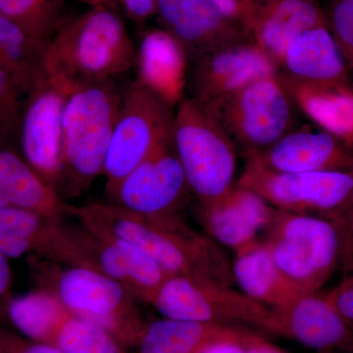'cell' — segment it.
Returning a JSON list of instances; mask_svg holds the SVG:
<instances>
[{"mask_svg": "<svg viewBox=\"0 0 353 353\" xmlns=\"http://www.w3.org/2000/svg\"><path fill=\"white\" fill-rule=\"evenodd\" d=\"M250 329L162 318L146 325L139 353H204L228 341H241Z\"/></svg>", "mask_w": 353, "mask_h": 353, "instance_id": "cell-24", "label": "cell"}, {"mask_svg": "<svg viewBox=\"0 0 353 353\" xmlns=\"http://www.w3.org/2000/svg\"><path fill=\"white\" fill-rule=\"evenodd\" d=\"M246 163L278 173L350 171L352 150L322 131L292 130L266 150L243 153Z\"/></svg>", "mask_w": 353, "mask_h": 353, "instance_id": "cell-17", "label": "cell"}, {"mask_svg": "<svg viewBox=\"0 0 353 353\" xmlns=\"http://www.w3.org/2000/svg\"><path fill=\"white\" fill-rule=\"evenodd\" d=\"M0 190L11 205L58 221L73 216L74 206L67 204L57 190L44 182L24 157L1 145Z\"/></svg>", "mask_w": 353, "mask_h": 353, "instance_id": "cell-25", "label": "cell"}, {"mask_svg": "<svg viewBox=\"0 0 353 353\" xmlns=\"http://www.w3.org/2000/svg\"><path fill=\"white\" fill-rule=\"evenodd\" d=\"M340 231L341 240V272L353 270V194L345 208L331 218Z\"/></svg>", "mask_w": 353, "mask_h": 353, "instance_id": "cell-33", "label": "cell"}, {"mask_svg": "<svg viewBox=\"0 0 353 353\" xmlns=\"http://www.w3.org/2000/svg\"><path fill=\"white\" fill-rule=\"evenodd\" d=\"M325 294L353 334V270L343 274L340 284Z\"/></svg>", "mask_w": 353, "mask_h": 353, "instance_id": "cell-34", "label": "cell"}, {"mask_svg": "<svg viewBox=\"0 0 353 353\" xmlns=\"http://www.w3.org/2000/svg\"><path fill=\"white\" fill-rule=\"evenodd\" d=\"M51 345L64 353H124L119 341L108 330L71 313Z\"/></svg>", "mask_w": 353, "mask_h": 353, "instance_id": "cell-30", "label": "cell"}, {"mask_svg": "<svg viewBox=\"0 0 353 353\" xmlns=\"http://www.w3.org/2000/svg\"><path fill=\"white\" fill-rule=\"evenodd\" d=\"M203 106L243 153L266 150L296 125V106L277 74Z\"/></svg>", "mask_w": 353, "mask_h": 353, "instance_id": "cell-7", "label": "cell"}, {"mask_svg": "<svg viewBox=\"0 0 353 353\" xmlns=\"http://www.w3.org/2000/svg\"><path fill=\"white\" fill-rule=\"evenodd\" d=\"M34 248L55 263H65L70 250L68 227L28 209L0 208V250L18 259Z\"/></svg>", "mask_w": 353, "mask_h": 353, "instance_id": "cell-22", "label": "cell"}, {"mask_svg": "<svg viewBox=\"0 0 353 353\" xmlns=\"http://www.w3.org/2000/svg\"><path fill=\"white\" fill-rule=\"evenodd\" d=\"M137 48L113 7H92L65 19L48 41L44 68L71 87L113 82L136 66Z\"/></svg>", "mask_w": 353, "mask_h": 353, "instance_id": "cell-2", "label": "cell"}, {"mask_svg": "<svg viewBox=\"0 0 353 353\" xmlns=\"http://www.w3.org/2000/svg\"><path fill=\"white\" fill-rule=\"evenodd\" d=\"M352 171L353 172V163H352Z\"/></svg>", "mask_w": 353, "mask_h": 353, "instance_id": "cell-41", "label": "cell"}, {"mask_svg": "<svg viewBox=\"0 0 353 353\" xmlns=\"http://www.w3.org/2000/svg\"><path fill=\"white\" fill-rule=\"evenodd\" d=\"M48 43L0 13V68L19 79L28 90L43 72Z\"/></svg>", "mask_w": 353, "mask_h": 353, "instance_id": "cell-27", "label": "cell"}, {"mask_svg": "<svg viewBox=\"0 0 353 353\" xmlns=\"http://www.w3.org/2000/svg\"><path fill=\"white\" fill-rule=\"evenodd\" d=\"M74 229L79 266L90 267L117 281L134 296L152 304L170 277L145 252L121 239L95 233L81 225Z\"/></svg>", "mask_w": 353, "mask_h": 353, "instance_id": "cell-13", "label": "cell"}, {"mask_svg": "<svg viewBox=\"0 0 353 353\" xmlns=\"http://www.w3.org/2000/svg\"><path fill=\"white\" fill-rule=\"evenodd\" d=\"M64 0H0V13L48 43L64 22Z\"/></svg>", "mask_w": 353, "mask_h": 353, "instance_id": "cell-29", "label": "cell"}, {"mask_svg": "<svg viewBox=\"0 0 353 353\" xmlns=\"http://www.w3.org/2000/svg\"><path fill=\"white\" fill-rule=\"evenodd\" d=\"M277 77L299 111L343 145L353 148L352 83H309L278 72Z\"/></svg>", "mask_w": 353, "mask_h": 353, "instance_id": "cell-21", "label": "cell"}, {"mask_svg": "<svg viewBox=\"0 0 353 353\" xmlns=\"http://www.w3.org/2000/svg\"><path fill=\"white\" fill-rule=\"evenodd\" d=\"M162 29L183 46L189 63L225 46L250 39L248 32L206 0H157Z\"/></svg>", "mask_w": 353, "mask_h": 353, "instance_id": "cell-16", "label": "cell"}, {"mask_svg": "<svg viewBox=\"0 0 353 353\" xmlns=\"http://www.w3.org/2000/svg\"><path fill=\"white\" fill-rule=\"evenodd\" d=\"M172 141L199 203L215 201L233 189L236 146L196 99L183 97L176 106Z\"/></svg>", "mask_w": 353, "mask_h": 353, "instance_id": "cell-4", "label": "cell"}, {"mask_svg": "<svg viewBox=\"0 0 353 353\" xmlns=\"http://www.w3.org/2000/svg\"><path fill=\"white\" fill-rule=\"evenodd\" d=\"M50 292L71 314L94 323L119 341L139 343L143 324L134 296L122 284L94 269L77 265L52 269Z\"/></svg>", "mask_w": 353, "mask_h": 353, "instance_id": "cell-8", "label": "cell"}, {"mask_svg": "<svg viewBox=\"0 0 353 353\" xmlns=\"http://www.w3.org/2000/svg\"><path fill=\"white\" fill-rule=\"evenodd\" d=\"M246 353H288L280 347L272 345L263 336L248 330L243 341Z\"/></svg>", "mask_w": 353, "mask_h": 353, "instance_id": "cell-37", "label": "cell"}, {"mask_svg": "<svg viewBox=\"0 0 353 353\" xmlns=\"http://www.w3.org/2000/svg\"><path fill=\"white\" fill-rule=\"evenodd\" d=\"M10 281L11 273L7 256L0 250V296L6 294L10 285Z\"/></svg>", "mask_w": 353, "mask_h": 353, "instance_id": "cell-38", "label": "cell"}, {"mask_svg": "<svg viewBox=\"0 0 353 353\" xmlns=\"http://www.w3.org/2000/svg\"><path fill=\"white\" fill-rule=\"evenodd\" d=\"M275 210L252 190L234 185L224 196L201 204V218L212 240L236 252L256 240Z\"/></svg>", "mask_w": 353, "mask_h": 353, "instance_id": "cell-19", "label": "cell"}, {"mask_svg": "<svg viewBox=\"0 0 353 353\" xmlns=\"http://www.w3.org/2000/svg\"><path fill=\"white\" fill-rule=\"evenodd\" d=\"M125 14L136 23H143L157 15V0H122Z\"/></svg>", "mask_w": 353, "mask_h": 353, "instance_id": "cell-36", "label": "cell"}, {"mask_svg": "<svg viewBox=\"0 0 353 353\" xmlns=\"http://www.w3.org/2000/svg\"><path fill=\"white\" fill-rule=\"evenodd\" d=\"M8 314L14 326L26 336L51 345L70 312L55 294L46 290L14 299L9 304Z\"/></svg>", "mask_w": 353, "mask_h": 353, "instance_id": "cell-28", "label": "cell"}, {"mask_svg": "<svg viewBox=\"0 0 353 353\" xmlns=\"http://www.w3.org/2000/svg\"><path fill=\"white\" fill-rule=\"evenodd\" d=\"M278 71L277 65L259 46L245 39L202 55L190 64V97L206 105Z\"/></svg>", "mask_w": 353, "mask_h": 353, "instance_id": "cell-14", "label": "cell"}, {"mask_svg": "<svg viewBox=\"0 0 353 353\" xmlns=\"http://www.w3.org/2000/svg\"><path fill=\"white\" fill-rule=\"evenodd\" d=\"M164 318L270 334L271 309L243 292L202 279L170 276L152 303Z\"/></svg>", "mask_w": 353, "mask_h": 353, "instance_id": "cell-9", "label": "cell"}, {"mask_svg": "<svg viewBox=\"0 0 353 353\" xmlns=\"http://www.w3.org/2000/svg\"><path fill=\"white\" fill-rule=\"evenodd\" d=\"M72 88L63 78L43 66L41 75L28 92L27 103L21 113L23 157L55 190L61 168L64 106Z\"/></svg>", "mask_w": 353, "mask_h": 353, "instance_id": "cell-11", "label": "cell"}, {"mask_svg": "<svg viewBox=\"0 0 353 353\" xmlns=\"http://www.w3.org/2000/svg\"><path fill=\"white\" fill-rule=\"evenodd\" d=\"M18 353H64L55 345L50 343H37L34 345H28L21 350Z\"/></svg>", "mask_w": 353, "mask_h": 353, "instance_id": "cell-39", "label": "cell"}, {"mask_svg": "<svg viewBox=\"0 0 353 353\" xmlns=\"http://www.w3.org/2000/svg\"><path fill=\"white\" fill-rule=\"evenodd\" d=\"M325 13L330 32L353 74V0H329Z\"/></svg>", "mask_w": 353, "mask_h": 353, "instance_id": "cell-31", "label": "cell"}, {"mask_svg": "<svg viewBox=\"0 0 353 353\" xmlns=\"http://www.w3.org/2000/svg\"><path fill=\"white\" fill-rule=\"evenodd\" d=\"M189 66L183 46L162 28L146 32L139 41L136 81L174 108L185 97Z\"/></svg>", "mask_w": 353, "mask_h": 353, "instance_id": "cell-20", "label": "cell"}, {"mask_svg": "<svg viewBox=\"0 0 353 353\" xmlns=\"http://www.w3.org/2000/svg\"><path fill=\"white\" fill-rule=\"evenodd\" d=\"M73 217L95 233L132 243L169 276H185L233 287V268L219 245L190 229L181 217L150 218L115 203L74 206Z\"/></svg>", "mask_w": 353, "mask_h": 353, "instance_id": "cell-1", "label": "cell"}, {"mask_svg": "<svg viewBox=\"0 0 353 353\" xmlns=\"http://www.w3.org/2000/svg\"><path fill=\"white\" fill-rule=\"evenodd\" d=\"M265 230L272 259L303 294L318 292L341 265V234L334 221L276 209Z\"/></svg>", "mask_w": 353, "mask_h": 353, "instance_id": "cell-5", "label": "cell"}, {"mask_svg": "<svg viewBox=\"0 0 353 353\" xmlns=\"http://www.w3.org/2000/svg\"><path fill=\"white\" fill-rule=\"evenodd\" d=\"M122 92L113 82L75 85L65 102L61 168L57 190L78 196L103 174Z\"/></svg>", "mask_w": 353, "mask_h": 353, "instance_id": "cell-3", "label": "cell"}, {"mask_svg": "<svg viewBox=\"0 0 353 353\" xmlns=\"http://www.w3.org/2000/svg\"><path fill=\"white\" fill-rule=\"evenodd\" d=\"M232 268L241 292L269 308L303 294L283 275L263 241L255 240L236 250Z\"/></svg>", "mask_w": 353, "mask_h": 353, "instance_id": "cell-26", "label": "cell"}, {"mask_svg": "<svg viewBox=\"0 0 353 353\" xmlns=\"http://www.w3.org/2000/svg\"><path fill=\"white\" fill-rule=\"evenodd\" d=\"M22 92L29 90L19 79L0 68V134H8L19 123L23 108L18 97Z\"/></svg>", "mask_w": 353, "mask_h": 353, "instance_id": "cell-32", "label": "cell"}, {"mask_svg": "<svg viewBox=\"0 0 353 353\" xmlns=\"http://www.w3.org/2000/svg\"><path fill=\"white\" fill-rule=\"evenodd\" d=\"M236 185L252 190L278 210L331 219L353 194V172L278 173L246 163Z\"/></svg>", "mask_w": 353, "mask_h": 353, "instance_id": "cell-10", "label": "cell"}, {"mask_svg": "<svg viewBox=\"0 0 353 353\" xmlns=\"http://www.w3.org/2000/svg\"><path fill=\"white\" fill-rule=\"evenodd\" d=\"M270 309V334L319 353H353L352 332L326 294H299Z\"/></svg>", "mask_w": 353, "mask_h": 353, "instance_id": "cell-15", "label": "cell"}, {"mask_svg": "<svg viewBox=\"0 0 353 353\" xmlns=\"http://www.w3.org/2000/svg\"><path fill=\"white\" fill-rule=\"evenodd\" d=\"M321 26L328 24L319 0H248L245 32L278 68L292 39Z\"/></svg>", "mask_w": 353, "mask_h": 353, "instance_id": "cell-18", "label": "cell"}, {"mask_svg": "<svg viewBox=\"0 0 353 353\" xmlns=\"http://www.w3.org/2000/svg\"><path fill=\"white\" fill-rule=\"evenodd\" d=\"M278 72L303 82L350 83L347 65L328 26L292 39L281 57Z\"/></svg>", "mask_w": 353, "mask_h": 353, "instance_id": "cell-23", "label": "cell"}, {"mask_svg": "<svg viewBox=\"0 0 353 353\" xmlns=\"http://www.w3.org/2000/svg\"><path fill=\"white\" fill-rule=\"evenodd\" d=\"M106 6L109 7H112L113 6H116V4H121L122 0H105Z\"/></svg>", "mask_w": 353, "mask_h": 353, "instance_id": "cell-40", "label": "cell"}, {"mask_svg": "<svg viewBox=\"0 0 353 353\" xmlns=\"http://www.w3.org/2000/svg\"><path fill=\"white\" fill-rule=\"evenodd\" d=\"M224 17L245 30L248 0H206Z\"/></svg>", "mask_w": 353, "mask_h": 353, "instance_id": "cell-35", "label": "cell"}, {"mask_svg": "<svg viewBox=\"0 0 353 353\" xmlns=\"http://www.w3.org/2000/svg\"><path fill=\"white\" fill-rule=\"evenodd\" d=\"M188 192L187 179L170 141L125 176L109 199L137 214L160 219L179 217Z\"/></svg>", "mask_w": 353, "mask_h": 353, "instance_id": "cell-12", "label": "cell"}, {"mask_svg": "<svg viewBox=\"0 0 353 353\" xmlns=\"http://www.w3.org/2000/svg\"><path fill=\"white\" fill-rule=\"evenodd\" d=\"M175 110L176 108L138 81L122 92L104 165L108 197L138 165L172 141Z\"/></svg>", "mask_w": 353, "mask_h": 353, "instance_id": "cell-6", "label": "cell"}]
</instances>
